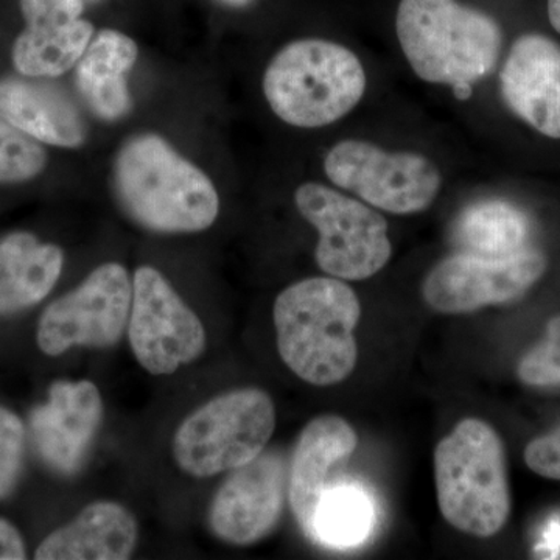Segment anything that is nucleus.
<instances>
[{"label": "nucleus", "mask_w": 560, "mask_h": 560, "mask_svg": "<svg viewBox=\"0 0 560 560\" xmlns=\"http://www.w3.org/2000/svg\"><path fill=\"white\" fill-rule=\"evenodd\" d=\"M113 184L125 213L160 234L209 230L220 213L212 179L154 132L125 140L114 160Z\"/></svg>", "instance_id": "1"}, {"label": "nucleus", "mask_w": 560, "mask_h": 560, "mask_svg": "<svg viewBox=\"0 0 560 560\" xmlns=\"http://www.w3.org/2000/svg\"><path fill=\"white\" fill-rule=\"evenodd\" d=\"M265 101L290 127L316 130L352 113L363 101L368 75L359 55L324 38L294 39L265 69Z\"/></svg>", "instance_id": "4"}, {"label": "nucleus", "mask_w": 560, "mask_h": 560, "mask_svg": "<svg viewBox=\"0 0 560 560\" xmlns=\"http://www.w3.org/2000/svg\"><path fill=\"white\" fill-rule=\"evenodd\" d=\"M438 503L445 521L469 536H495L511 514L506 455L497 431L460 420L434 451Z\"/></svg>", "instance_id": "5"}, {"label": "nucleus", "mask_w": 560, "mask_h": 560, "mask_svg": "<svg viewBox=\"0 0 560 560\" xmlns=\"http://www.w3.org/2000/svg\"><path fill=\"white\" fill-rule=\"evenodd\" d=\"M131 302L132 280L127 268L114 261L101 265L43 312L36 334L39 349L58 357L75 346L116 345L127 330Z\"/></svg>", "instance_id": "9"}, {"label": "nucleus", "mask_w": 560, "mask_h": 560, "mask_svg": "<svg viewBox=\"0 0 560 560\" xmlns=\"http://www.w3.org/2000/svg\"><path fill=\"white\" fill-rule=\"evenodd\" d=\"M359 436L340 416H319L302 430L289 478V500L294 517L308 537H315L319 501L330 488V474L340 460L352 455Z\"/></svg>", "instance_id": "16"}, {"label": "nucleus", "mask_w": 560, "mask_h": 560, "mask_svg": "<svg viewBox=\"0 0 560 560\" xmlns=\"http://www.w3.org/2000/svg\"><path fill=\"white\" fill-rule=\"evenodd\" d=\"M0 116L47 145L79 149L86 140L79 108L65 92L44 81L0 80Z\"/></svg>", "instance_id": "17"}, {"label": "nucleus", "mask_w": 560, "mask_h": 560, "mask_svg": "<svg viewBox=\"0 0 560 560\" xmlns=\"http://www.w3.org/2000/svg\"><path fill=\"white\" fill-rule=\"evenodd\" d=\"M213 2L228 10H245L253 5V3H256L257 0H213Z\"/></svg>", "instance_id": "29"}, {"label": "nucleus", "mask_w": 560, "mask_h": 560, "mask_svg": "<svg viewBox=\"0 0 560 560\" xmlns=\"http://www.w3.org/2000/svg\"><path fill=\"white\" fill-rule=\"evenodd\" d=\"M525 460L540 477L560 481V429L530 442Z\"/></svg>", "instance_id": "26"}, {"label": "nucleus", "mask_w": 560, "mask_h": 560, "mask_svg": "<svg viewBox=\"0 0 560 560\" xmlns=\"http://www.w3.org/2000/svg\"><path fill=\"white\" fill-rule=\"evenodd\" d=\"M27 558V548L20 530L7 518L0 517V560Z\"/></svg>", "instance_id": "27"}, {"label": "nucleus", "mask_w": 560, "mask_h": 560, "mask_svg": "<svg viewBox=\"0 0 560 560\" xmlns=\"http://www.w3.org/2000/svg\"><path fill=\"white\" fill-rule=\"evenodd\" d=\"M335 186L394 215L423 212L436 201L442 173L436 162L416 151H389L360 139L335 143L324 158Z\"/></svg>", "instance_id": "7"}, {"label": "nucleus", "mask_w": 560, "mask_h": 560, "mask_svg": "<svg viewBox=\"0 0 560 560\" xmlns=\"http://www.w3.org/2000/svg\"><path fill=\"white\" fill-rule=\"evenodd\" d=\"M501 97L534 130L560 139V46L539 33L515 40L500 72Z\"/></svg>", "instance_id": "15"}, {"label": "nucleus", "mask_w": 560, "mask_h": 560, "mask_svg": "<svg viewBox=\"0 0 560 560\" xmlns=\"http://www.w3.org/2000/svg\"><path fill=\"white\" fill-rule=\"evenodd\" d=\"M371 525L372 506L361 490L349 486L329 488L316 511L313 539L334 547H349L363 540Z\"/></svg>", "instance_id": "22"}, {"label": "nucleus", "mask_w": 560, "mask_h": 560, "mask_svg": "<svg viewBox=\"0 0 560 560\" xmlns=\"http://www.w3.org/2000/svg\"><path fill=\"white\" fill-rule=\"evenodd\" d=\"M103 416L101 390L92 382H55L49 400L33 410V441L47 466L62 475L81 469Z\"/></svg>", "instance_id": "14"}, {"label": "nucleus", "mask_w": 560, "mask_h": 560, "mask_svg": "<svg viewBox=\"0 0 560 560\" xmlns=\"http://www.w3.org/2000/svg\"><path fill=\"white\" fill-rule=\"evenodd\" d=\"M518 375L530 386L560 385V315L548 324L547 338L521 361Z\"/></svg>", "instance_id": "24"}, {"label": "nucleus", "mask_w": 560, "mask_h": 560, "mask_svg": "<svg viewBox=\"0 0 560 560\" xmlns=\"http://www.w3.org/2000/svg\"><path fill=\"white\" fill-rule=\"evenodd\" d=\"M275 429V404L265 390H231L180 423L173 438V456L191 477H215L257 458Z\"/></svg>", "instance_id": "6"}, {"label": "nucleus", "mask_w": 560, "mask_h": 560, "mask_svg": "<svg viewBox=\"0 0 560 560\" xmlns=\"http://www.w3.org/2000/svg\"><path fill=\"white\" fill-rule=\"evenodd\" d=\"M529 221L506 201H481L464 210L456 237L469 253L485 257H510L525 249Z\"/></svg>", "instance_id": "21"}, {"label": "nucleus", "mask_w": 560, "mask_h": 560, "mask_svg": "<svg viewBox=\"0 0 560 560\" xmlns=\"http://www.w3.org/2000/svg\"><path fill=\"white\" fill-rule=\"evenodd\" d=\"M548 20L560 35V0H548Z\"/></svg>", "instance_id": "28"}, {"label": "nucleus", "mask_w": 560, "mask_h": 560, "mask_svg": "<svg viewBox=\"0 0 560 560\" xmlns=\"http://www.w3.org/2000/svg\"><path fill=\"white\" fill-rule=\"evenodd\" d=\"M287 486L282 456L261 452L232 470L221 485L210 503V529L220 540L237 547L265 539L282 517Z\"/></svg>", "instance_id": "12"}, {"label": "nucleus", "mask_w": 560, "mask_h": 560, "mask_svg": "<svg viewBox=\"0 0 560 560\" xmlns=\"http://www.w3.org/2000/svg\"><path fill=\"white\" fill-rule=\"evenodd\" d=\"M25 430L14 412L0 407V500L13 492L24 459Z\"/></svg>", "instance_id": "25"}, {"label": "nucleus", "mask_w": 560, "mask_h": 560, "mask_svg": "<svg viewBox=\"0 0 560 560\" xmlns=\"http://www.w3.org/2000/svg\"><path fill=\"white\" fill-rule=\"evenodd\" d=\"M46 165L47 153L38 140L0 116V184L35 179Z\"/></svg>", "instance_id": "23"}, {"label": "nucleus", "mask_w": 560, "mask_h": 560, "mask_svg": "<svg viewBox=\"0 0 560 560\" xmlns=\"http://www.w3.org/2000/svg\"><path fill=\"white\" fill-rule=\"evenodd\" d=\"M280 359L301 381L337 385L359 359L355 330L361 305L338 278H308L279 294L272 308Z\"/></svg>", "instance_id": "2"}, {"label": "nucleus", "mask_w": 560, "mask_h": 560, "mask_svg": "<svg viewBox=\"0 0 560 560\" xmlns=\"http://www.w3.org/2000/svg\"><path fill=\"white\" fill-rule=\"evenodd\" d=\"M128 338L136 360L153 375H168L205 352V326L156 268L143 265L132 278Z\"/></svg>", "instance_id": "10"}, {"label": "nucleus", "mask_w": 560, "mask_h": 560, "mask_svg": "<svg viewBox=\"0 0 560 560\" xmlns=\"http://www.w3.org/2000/svg\"><path fill=\"white\" fill-rule=\"evenodd\" d=\"M84 0H20L25 28L13 44L14 68L28 79H55L81 60L95 35Z\"/></svg>", "instance_id": "13"}, {"label": "nucleus", "mask_w": 560, "mask_h": 560, "mask_svg": "<svg viewBox=\"0 0 560 560\" xmlns=\"http://www.w3.org/2000/svg\"><path fill=\"white\" fill-rule=\"evenodd\" d=\"M138 57L139 47L131 36L103 28L77 62V88L98 119L116 121L130 113L132 98L127 73Z\"/></svg>", "instance_id": "19"}, {"label": "nucleus", "mask_w": 560, "mask_h": 560, "mask_svg": "<svg viewBox=\"0 0 560 560\" xmlns=\"http://www.w3.org/2000/svg\"><path fill=\"white\" fill-rule=\"evenodd\" d=\"M294 205L318 231L316 261L331 278L370 279L388 265V223L372 206L319 183L301 184Z\"/></svg>", "instance_id": "8"}, {"label": "nucleus", "mask_w": 560, "mask_h": 560, "mask_svg": "<svg viewBox=\"0 0 560 560\" xmlns=\"http://www.w3.org/2000/svg\"><path fill=\"white\" fill-rule=\"evenodd\" d=\"M139 526L127 508L114 501H95L69 525L54 530L36 550L38 560L130 559Z\"/></svg>", "instance_id": "18"}, {"label": "nucleus", "mask_w": 560, "mask_h": 560, "mask_svg": "<svg viewBox=\"0 0 560 560\" xmlns=\"http://www.w3.org/2000/svg\"><path fill=\"white\" fill-rule=\"evenodd\" d=\"M86 3H92V5H95V3H101L103 0H84Z\"/></svg>", "instance_id": "30"}, {"label": "nucleus", "mask_w": 560, "mask_h": 560, "mask_svg": "<svg viewBox=\"0 0 560 560\" xmlns=\"http://www.w3.org/2000/svg\"><path fill=\"white\" fill-rule=\"evenodd\" d=\"M547 270L539 250L510 257L455 254L441 260L423 282V300L436 312L469 313L522 296Z\"/></svg>", "instance_id": "11"}, {"label": "nucleus", "mask_w": 560, "mask_h": 560, "mask_svg": "<svg viewBox=\"0 0 560 560\" xmlns=\"http://www.w3.org/2000/svg\"><path fill=\"white\" fill-rule=\"evenodd\" d=\"M394 25L412 72L456 90L486 79L503 47L499 21L460 0H399Z\"/></svg>", "instance_id": "3"}, {"label": "nucleus", "mask_w": 560, "mask_h": 560, "mask_svg": "<svg viewBox=\"0 0 560 560\" xmlns=\"http://www.w3.org/2000/svg\"><path fill=\"white\" fill-rule=\"evenodd\" d=\"M65 253L31 232H13L0 242V316L39 304L58 282Z\"/></svg>", "instance_id": "20"}]
</instances>
